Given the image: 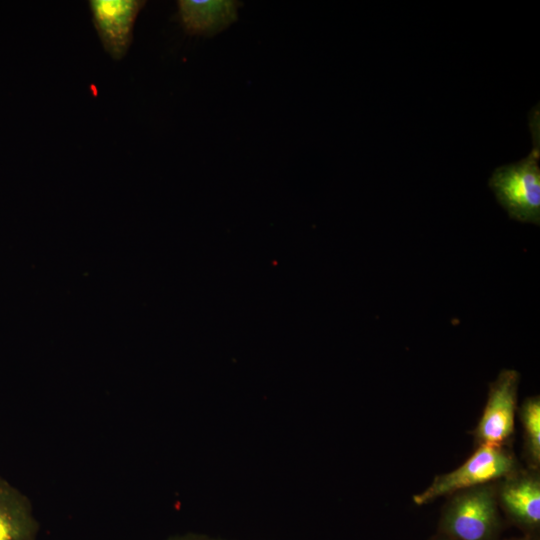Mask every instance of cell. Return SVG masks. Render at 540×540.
<instances>
[{
    "label": "cell",
    "mask_w": 540,
    "mask_h": 540,
    "mask_svg": "<svg viewBox=\"0 0 540 540\" xmlns=\"http://www.w3.org/2000/svg\"><path fill=\"white\" fill-rule=\"evenodd\" d=\"M508 540H536L530 536H526V537H522V538H512V539H508Z\"/></svg>",
    "instance_id": "7c38bea8"
},
{
    "label": "cell",
    "mask_w": 540,
    "mask_h": 540,
    "mask_svg": "<svg viewBox=\"0 0 540 540\" xmlns=\"http://www.w3.org/2000/svg\"><path fill=\"white\" fill-rule=\"evenodd\" d=\"M520 374L504 369L489 386L488 399L475 430L480 445L503 446L514 432Z\"/></svg>",
    "instance_id": "277c9868"
},
{
    "label": "cell",
    "mask_w": 540,
    "mask_h": 540,
    "mask_svg": "<svg viewBox=\"0 0 540 540\" xmlns=\"http://www.w3.org/2000/svg\"><path fill=\"white\" fill-rule=\"evenodd\" d=\"M539 105L529 114L533 148L522 160L497 167L488 185L511 219L540 224V117Z\"/></svg>",
    "instance_id": "6da1fadb"
},
{
    "label": "cell",
    "mask_w": 540,
    "mask_h": 540,
    "mask_svg": "<svg viewBox=\"0 0 540 540\" xmlns=\"http://www.w3.org/2000/svg\"><path fill=\"white\" fill-rule=\"evenodd\" d=\"M178 14L191 35L213 36L237 20L240 3L232 0H180Z\"/></svg>",
    "instance_id": "52a82bcc"
},
{
    "label": "cell",
    "mask_w": 540,
    "mask_h": 540,
    "mask_svg": "<svg viewBox=\"0 0 540 540\" xmlns=\"http://www.w3.org/2000/svg\"><path fill=\"white\" fill-rule=\"evenodd\" d=\"M497 490L498 504L520 529L530 533L540 525V480L536 474L512 473Z\"/></svg>",
    "instance_id": "8992f818"
},
{
    "label": "cell",
    "mask_w": 540,
    "mask_h": 540,
    "mask_svg": "<svg viewBox=\"0 0 540 540\" xmlns=\"http://www.w3.org/2000/svg\"><path fill=\"white\" fill-rule=\"evenodd\" d=\"M514 472V457L503 446L479 445L461 466L436 476L423 492L413 496V501L424 505L441 496L488 484Z\"/></svg>",
    "instance_id": "3957f363"
},
{
    "label": "cell",
    "mask_w": 540,
    "mask_h": 540,
    "mask_svg": "<svg viewBox=\"0 0 540 540\" xmlns=\"http://www.w3.org/2000/svg\"><path fill=\"white\" fill-rule=\"evenodd\" d=\"M36 531L26 498L0 478V540H35Z\"/></svg>",
    "instance_id": "ba28073f"
},
{
    "label": "cell",
    "mask_w": 540,
    "mask_h": 540,
    "mask_svg": "<svg viewBox=\"0 0 540 540\" xmlns=\"http://www.w3.org/2000/svg\"><path fill=\"white\" fill-rule=\"evenodd\" d=\"M524 429L525 448L534 467L540 462V399L527 398L519 411Z\"/></svg>",
    "instance_id": "9c48e42d"
},
{
    "label": "cell",
    "mask_w": 540,
    "mask_h": 540,
    "mask_svg": "<svg viewBox=\"0 0 540 540\" xmlns=\"http://www.w3.org/2000/svg\"><path fill=\"white\" fill-rule=\"evenodd\" d=\"M438 533L450 540H497L502 529L497 490L490 484L451 494Z\"/></svg>",
    "instance_id": "7a4b0ae2"
},
{
    "label": "cell",
    "mask_w": 540,
    "mask_h": 540,
    "mask_svg": "<svg viewBox=\"0 0 540 540\" xmlns=\"http://www.w3.org/2000/svg\"><path fill=\"white\" fill-rule=\"evenodd\" d=\"M168 540H222L218 538H213L208 535L188 533L184 535H178L169 538Z\"/></svg>",
    "instance_id": "30bf717a"
},
{
    "label": "cell",
    "mask_w": 540,
    "mask_h": 540,
    "mask_svg": "<svg viewBox=\"0 0 540 540\" xmlns=\"http://www.w3.org/2000/svg\"><path fill=\"white\" fill-rule=\"evenodd\" d=\"M430 540H450V539L438 533L437 535L433 536Z\"/></svg>",
    "instance_id": "8fae6325"
},
{
    "label": "cell",
    "mask_w": 540,
    "mask_h": 540,
    "mask_svg": "<svg viewBox=\"0 0 540 540\" xmlns=\"http://www.w3.org/2000/svg\"><path fill=\"white\" fill-rule=\"evenodd\" d=\"M141 0H90L93 24L105 51L121 60L132 40L136 18L145 5Z\"/></svg>",
    "instance_id": "5b68a950"
}]
</instances>
